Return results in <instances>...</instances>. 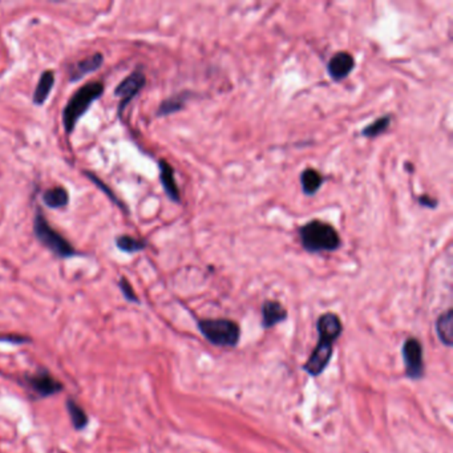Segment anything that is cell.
<instances>
[{
    "mask_svg": "<svg viewBox=\"0 0 453 453\" xmlns=\"http://www.w3.org/2000/svg\"><path fill=\"white\" fill-rule=\"evenodd\" d=\"M317 327L319 333V341L311 357L303 364V370L311 377H318L326 370L333 357V344L339 338L343 330L339 317L334 313L323 314L318 319Z\"/></svg>",
    "mask_w": 453,
    "mask_h": 453,
    "instance_id": "1",
    "label": "cell"
},
{
    "mask_svg": "<svg viewBox=\"0 0 453 453\" xmlns=\"http://www.w3.org/2000/svg\"><path fill=\"white\" fill-rule=\"evenodd\" d=\"M303 249L308 253H330L340 247L339 233L337 229L321 220H311L298 230Z\"/></svg>",
    "mask_w": 453,
    "mask_h": 453,
    "instance_id": "2",
    "label": "cell"
},
{
    "mask_svg": "<svg viewBox=\"0 0 453 453\" xmlns=\"http://www.w3.org/2000/svg\"><path fill=\"white\" fill-rule=\"evenodd\" d=\"M103 92L104 87L101 83H89L81 87L75 95L72 96L63 114L64 128L67 132L71 133L74 131L78 118L88 111L91 104L103 95Z\"/></svg>",
    "mask_w": 453,
    "mask_h": 453,
    "instance_id": "3",
    "label": "cell"
},
{
    "mask_svg": "<svg viewBox=\"0 0 453 453\" xmlns=\"http://www.w3.org/2000/svg\"><path fill=\"white\" fill-rule=\"evenodd\" d=\"M198 328L211 344L222 347H234L241 335L240 326L229 319H202Z\"/></svg>",
    "mask_w": 453,
    "mask_h": 453,
    "instance_id": "4",
    "label": "cell"
},
{
    "mask_svg": "<svg viewBox=\"0 0 453 453\" xmlns=\"http://www.w3.org/2000/svg\"><path fill=\"white\" fill-rule=\"evenodd\" d=\"M35 234L39 241L47 249H50L54 254H56L57 257L70 258L75 255V249L65 238H63L59 233L50 226V224L41 214H38L35 218Z\"/></svg>",
    "mask_w": 453,
    "mask_h": 453,
    "instance_id": "5",
    "label": "cell"
},
{
    "mask_svg": "<svg viewBox=\"0 0 453 453\" xmlns=\"http://www.w3.org/2000/svg\"><path fill=\"white\" fill-rule=\"evenodd\" d=\"M24 386L38 397H52L63 391V384L48 371L41 370L35 374L24 377Z\"/></svg>",
    "mask_w": 453,
    "mask_h": 453,
    "instance_id": "6",
    "label": "cell"
},
{
    "mask_svg": "<svg viewBox=\"0 0 453 453\" xmlns=\"http://www.w3.org/2000/svg\"><path fill=\"white\" fill-rule=\"evenodd\" d=\"M403 358L405 363V374L410 379H420L424 374L423 347L416 338L405 340L403 346Z\"/></svg>",
    "mask_w": 453,
    "mask_h": 453,
    "instance_id": "7",
    "label": "cell"
},
{
    "mask_svg": "<svg viewBox=\"0 0 453 453\" xmlns=\"http://www.w3.org/2000/svg\"><path fill=\"white\" fill-rule=\"evenodd\" d=\"M355 68V59L346 51H339L328 60L327 72L334 81H341Z\"/></svg>",
    "mask_w": 453,
    "mask_h": 453,
    "instance_id": "8",
    "label": "cell"
},
{
    "mask_svg": "<svg viewBox=\"0 0 453 453\" xmlns=\"http://www.w3.org/2000/svg\"><path fill=\"white\" fill-rule=\"evenodd\" d=\"M147 78L145 75L141 72H133L132 75L128 76L116 89H114V96L120 97L123 100L121 107L124 108L134 96L137 95L143 87L145 85Z\"/></svg>",
    "mask_w": 453,
    "mask_h": 453,
    "instance_id": "9",
    "label": "cell"
},
{
    "mask_svg": "<svg viewBox=\"0 0 453 453\" xmlns=\"http://www.w3.org/2000/svg\"><path fill=\"white\" fill-rule=\"evenodd\" d=\"M158 167H160V180H161V184H162L165 193L168 194V197L173 202L180 204L181 197H180V190L174 180V170L170 167L169 162H167L165 160H161L158 162Z\"/></svg>",
    "mask_w": 453,
    "mask_h": 453,
    "instance_id": "10",
    "label": "cell"
},
{
    "mask_svg": "<svg viewBox=\"0 0 453 453\" xmlns=\"http://www.w3.org/2000/svg\"><path fill=\"white\" fill-rule=\"evenodd\" d=\"M287 318V311L284 306L277 301H266L262 306V324L264 328H270L277 323Z\"/></svg>",
    "mask_w": 453,
    "mask_h": 453,
    "instance_id": "11",
    "label": "cell"
},
{
    "mask_svg": "<svg viewBox=\"0 0 453 453\" xmlns=\"http://www.w3.org/2000/svg\"><path fill=\"white\" fill-rule=\"evenodd\" d=\"M324 178L321 173L314 168H307L301 173V185L306 196H315L321 189Z\"/></svg>",
    "mask_w": 453,
    "mask_h": 453,
    "instance_id": "12",
    "label": "cell"
},
{
    "mask_svg": "<svg viewBox=\"0 0 453 453\" xmlns=\"http://www.w3.org/2000/svg\"><path fill=\"white\" fill-rule=\"evenodd\" d=\"M103 60H104V57L101 54H95L88 59H84V60L76 63L71 70V80L76 81V80H80L83 76L89 74V72H94L103 64Z\"/></svg>",
    "mask_w": 453,
    "mask_h": 453,
    "instance_id": "13",
    "label": "cell"
},
{
    "mask_svg": "<svg viewBox=\"0 0 453 453\" xmlns=\"http://www.w3.org/2000/svg\"><path fill=\"white\" fill-rule=\"evenodd\" d=\"M453 313L452 310H448L445 314L440 315L439 319L436 322V331L440 340L451 347L452 346L453 337Z\"/></svg>",
    "mask_w": 453,
    "mask_h": 453,
    "instance_id": "14",
    "label": "cell"
},
{
    "mask_svg": "<svg viewBox=\"0 0 453 453\" xmlns=\"http://www.w3.org/2000/svg\"><path fill=\"white\" fill-rule=\"evenodd\" d=\"M65 407L68 415L71 417L74 428L76 431H83L88 425V415L85 414V411L76 403L74 399H68L65 401Z\"/></svg>",
    "mask_w": 453,
    "mask_h": 453,
    "instance_id": "15",
    "label": "cell"
},
{
    "mask_svg": "<svg viewBox=\"0 0 453 453\" xmlns=\"http://www.w3.org/2000/svg\"><path fill=\"white\" fill-rule=\"evenodd\" d=\"M54 83H55V76L51 71H47L41 75L39 80L38 87L35 89V94H34L35 104H38V105L44 104V101L47 100V97L54 87Z\"/></svg>",
    "mask_w": 453,
    "mask_h": 453,
    "instance_id": "16",
    "label": "cell"
},
{
    "mask_svg": "<svg viewBox=\"0 0 453 453\" xmlns=\"http://www.w3.org/2000/svg\"><path fill=\"white\" fill-rule=\"evenodd\" d=\"M43 200L45 202L47 207L50 208L59 209L65 207L70 201V196L68 191L60 187L54 188V189H48L44 194H43Z\"/></svg>",
    "mask_w": 453,
    "mask_h": 453,
    "instance_id": "17",
    "label": "cell"
},
{
    "mask_svg": "<svg viewBox=\"0 0 453 453\" xmlns=\"http://www.w3.org/2000/svg\"><path fill=\"white\" fill-rule=\"evenodd\" d=\"M188 92H184V94H180V95H174L167 98L161 105H160V109L157 114L158 116H168L170 114H174L177 111H181L187 103V98H188Z\"/></svg>",
    "mask_w": 453,
    "mask_h": 453,
    "instance_id": "18",
    "label": "cell"
},
{
    "mask_svg": "<svg viewBox=\"0 0 453 453\" xmlns=\"http://www.w3.org/2000/svg\"><path fill=\"white\" fill-rule=\"evenodd\" d=\"M391 121H392V117L390 114H386L383 117H379L372 124H370L366 128H363V131H361L360 134L364 136V137H367V138H375V137L383 134V133L386 132L390 128Z\"/></svg>",
    "mask_w": 453,
    "mask_h": 453,
    "instance_id": "19",
    "label": "cell"
},
{
    "mask_svg": "<svg viewBox=\"0 0 453 453\" xmlns=\"http://www.w3.org/2000/svg\"><path fill=\"white\" fill-rule=\"evenodd\" d=\"M116 245L120 250H123L125 253H136L145 247V242L136 240L129 235H121L116 240Z\"/></svg>",
    "mask_w": 453,
    "mask_h": 453,
    "instance_id": "20",
    "label": "cell"
},
{
    "mask_svg": "<svg viewBox=\"0 0 453 453\" xmlns=\"http://www.w3.org/2000/svg\"><path fill=\"white\" fill-rule=\"evenodd\" d=\"M118 286H120L121 293L124 294V297H125L127 301L138 303V298H137V295L134 294V290H133L132 286H131V284H129L125 278H121V280H120V284H118Z\"/></svg>",
    "mask_w": 453,
    "mask_h": 453,
    "instance_id": "21",
    "label": "cell"
},
{
    "mask_svg": "<svg viewBox=\"0 0 453 453\" xmlns=\"http://www.w3.org/2000/svg\"><path fill=\"white\" fill-rule=\"evenodd\" d=\"M419 204L421 207H425V208L430 209H434L437 207V201L434 198H432V197H430V196H421L419 198Z\"/></svg>",
    "mask_w": 453,
    "mask_h": 453,
    "instance_id": "22",
    "label": "cell"
},
{
    "mask_svg": "<svg viewBox=\"0 0 453 453\" xmlns=\"http://www.w3.org/2000/svg\"><path fill=\"white\" fill-rule=\"evenodd\" d=\"M0 341H11V343L20 344L24 341H30V339L24 338V337H18V335H11V337H0Z\"/></svg>",
    "mask_w": 453,
    "mask_h": 453,
    "instance_id": "23",
    "label": "cell"
}]
</instances>
